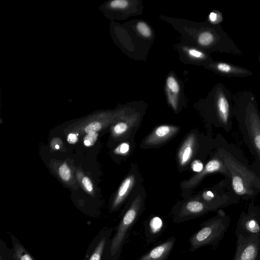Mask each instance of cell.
Returning <instances> with one entry per match:
<instances>
[{"mask_svg":"<svg viewBox=\"0 0 260 260\" xmlns=\"http://www.w3.org/2000/svg\"><path fill=\"white\" fill-rule=\"evenodd\" d=\"M216 147L228 171L234 192L244 200L260 196V170L250 165L243 151L221 134L217 137Z\"/></svg>","mask_w":260,"mask_h":260,"instance_id":"1","label":"cell"},{"mask_svg":"<svg viewBox=\"0 0 260 260\" xmlns=\"http://www.w3.org/2000/svg\"><path fill=\"white\" fill-rule=\"evenodd\" d=\"M229 216L222 210L217 214L203 222L200 229L189 239V251L193 252L206 245H215L223 237L229 225Z\"/></svg>","mask_w":260,"mask_h":260,"instance_id":"2","label":"cell"},{"mask_svg":"<svg viewBox=\"0 0 260 260\" xmlns=\"http://www.w3.org/2000/svg\"><path fill=\"white\" fill-rule=\"evenodd\" d=\"M142 201L138 197L124 213L108 248V260H118L129 233L142 211Z\"/></svg>","mask_w":260,"mask_h":260,"instance_id":"3","label":"cell"},{"mask_svg":"<svg viewBox=\"0 0 260 260\" xmlns=\"http://www.w3.org/2000/svg\"><path fill=\"white\" fill-rule=\"evenodd\" d=\"M202 198L210 210L226 207L241 200L233 190L229 177H224L213 189L204 191Z\"/></svg>","mask_w":260,"mask_h":260,"instance_id":"4","label":"cell"},{"mask_svg":"<svg viewBox=\"0 0 260 260\" xmlns=\"http://www.w3.org/2000/svg\"><path fill=\"white\" fill-rule=\"evenodd\" d=\"M236 236L248 238L260 235V207L250 203L246 211L240 216L236 230Z\"/></svg>","mask_w":260,"mask_h":260,"instance_id":"5","label":"cell"},{"mask_svg":"<svg viewBox=\"0 0 260 260\" xmlns=\"http://www.w3.org/2000/svg\"><path fill=\"white\" fill-rule=\"evenodd\" d=\"M234 260H256L260 257V235L238 236Z\"/></svg>","mask_w":260,"mask_h":260,"instance_id":"6","label":"cell"},{"mask_svg":"<svg viewBox=\"0 0 260 260\" xmlns=\"http://www.w3.org/2000/svg\"><path fill=\"white\" fill-rule=\"evenodd\" d=\"M214 173H221L225 177H229V173L222 156L216 147L213 157L207 162L203 170L189 181L184 184V186L186 187H192L198 183L206 175Z\"/></svg>","mask_w":260,"mask_h":260,"instance_id":"7","label":"cell"},{"mask_svg":"<svg viewBox=\"0 0 260 260\" xmlns=\"http://www.w3.org/2000/svg\"><path fill=\"white\" fill-rule=\"evenodd\" d=\"M209 209L199 200L190 201L183 204L174 214V221L179 223L191 219L208 211Z\"/></svg>","mask_w":260,"mask_h":260,"instance_id":"8","label":"cell"},{"mask_svg":"<svg viewBox=\"0 0 260 260\" xmlns=\"http://www.w3.org/2000/svg\"><path fill=\"white\" fill-rule=\"evenodd\" d=\"M176 238L172 236L155 246L137 260H166L173 250Z\"/></svg>","mask_w":260,"mask_h":260,"instance_id":"9","label":"cell"},{"mask_svg":"<svg viewBox=\"0 0 260 260\" xmlns=\"http://www.w3.org/2000/svg\"><path fill=\"white\" fill-rule=\"evenodd\" d=\"M175 126L163 125L157 127L148 136L145 141L146 145H156L168 139L177 131Z\"/></svg>","mask_w":260,"mask_h":260,"instance_id":"10","label":"cell"},{"mask_svg":"<svg viewBox=\"0 0 260 260\" xmlns=\"http://www.w3.org/2000/svg\"><path fill=\"white\" fill-rule=\"evenodd\" d=\"M145 235L148 243L157 239L164 229V224L158 216H153L145 223Z\"/></svg>","mask_w":260,"mask_h":260,"instance_id":"11","label":"cell"},{"mask_svg":"<svg viewBox=\"0 0 260 260\" xmlns=\"http://www.w3.org/2000/svg\"><path fill=\"white\" fill-rule=\"evenodd\" d=\"M194 138L192 136L188 137L181 148L178 158L180 165H186L190 160L193 153Z\"/></svg>","mask_w":260,"mask_h":260,"instance_id":"12","label":"cell"},{"mask_svg":"<svg viewBox=\"0 0 260 260\" xmlns=\"http://www.w3.org/2000/svg\"><path fill=\"white\" fill-rule=\"evenodd\" d=\"M134 181V176H129L127 177L122 182L119 190L117 195L113 204V208H115L121 203L125 197L127 196L128 191L132 186Z\"/></svg>","mask_w":260,"mask_h":260,"instance_id":"13","label":"cell"},{"mask_svg":"<svg viewBox=\"0 0 260 260\" xmlns=\"http://www.w3.org/2000/svg\"><path fill=\"white\" fill-rule=\"evenodd\" d=\"M111 231L108 232L98 242L89 260H101L105 248L109 240Z\"/></svg>","mask_w":260,"mask_h":260,"instance_id":"14","label":"cell"},{"mask_svg":"<svg viewBox=\"0 0 260 260\" xmlns=\"http://www.w3.org/2000/svg\"><path fill=\"white\" fill-rule=\"evenodd\" d=\"M14 255L17 260H34L24 247L19 244L15 245Z\"/></svg>","mask_w":260,"mask_h":260,"instance_id":"15","label":"cell"},{"mask_svg":"<svg viewBox=\"0 0 260 260\" xmlns=\"http://www.w3.org/2000/svg\"><path fill=\"white\" fill-rule=\"evenodd\" d=\"M131 120L121 121L116 124L114 127V132L117 135H120L126 132L132 126Z\"/></svg>","mask_w":260,"mask_h":260,"instance_id":"16","label":"cell"},{"mask_svg":"<svg viewBox=\"0 0 260 260\" xmlns=\"http://www.w3.org/2000/svg\"><path fill=\"white\" fill-rule=\"evenodd\" d=\"M213 40V36L212 34L208 31L201 33L198 38V43L203 46H207L210 44Z\"/></svg>","mask_w":260,"mask_h":260,"instance_id":"17","label":"cell"},{"mask_svg":"<svg viewBox=\"0 0 260 260\" xmlns=\"http://www.w3.org/2000/svg\"><path fill=\"white\" fill-rule=\"evenodd\" d=\"M166 84L167 88L169 91L174 94H177L179 92L180 90L179 85L174 77L170 76L168 77L166 81Z\"/></svg>","mask_w":260,"mask_h":260,"instance_id":"18","label":"cell"},{"mask_svg":"<svg viewBox=\"0 0 260 260\" xmlns=\"http://www.w3.org/2000/svg\"><path fill=\"white\" fill-rule=\"evenodd\" d=\"M137 30L143 37H149L152 32L150 27L144 22H139L137 24Z\"/></svg>","mask_w":260,"mask_h":260,"instance_id":"19","label":"cell"},{"mask_svg":"<svg viewBox=\"0 0 260 260\" xmlns=\"http://www.w3.org/2000/svg\"><path fill=\"white\" fill-rule=\"evenodd\" d=\"M128 5L126 0H114L108 4V6L112 9H123Z\"/></svg>","mask_w":260,"mask_h":260,"instance_id":"20","label":"cell"},{"mask_svg":"<svg viewBox=\"0 0 260 260\" xmlns=\"http://www.w3.org/2000/svg\"><path fill=\"white\" fill-rule=\"evenodd\" d=\"M98 136L97 132H91L87 134L84 138V143L86 146H92L96 142Z\"/></svg>","mask_w":260,"mask_h":260,"instance_id":"21","label":"cell"},{"mask_svg":"<svg viewBox=\"0 0 260 260\" xmlns=\"http://www.w3.org/2000/svg\"><path fill=\"white\" fill-rule=\"evenodd\" d=\"M59 173L61 178L64 181L69 180L71 176V172L66 163L63 164L59 169Z\"/></svg>","mask_w":260,"mask_h":260,"instance_id":"22","label":"cell"},{"mask_svg":"<svg viewBox=\"0 0 260 260\" xmlns=\"http://www.w3.org/2000/svg\"><path fill=\"white\" fill-rule=\"evenodd\" d=\"M102 128V124L99 121H93L88 124L85 128V131L88 134L91 132H98Z\"/></svg>","mask_w":260,"mask_h":260,"instance_id":"23","label":"cell"},{"mask_svg":"<svg viewBox=\"0 0 260 260\" xmlns=\"http://www.w3.org/2000/svg\"><path fill=\"white\" fill-rule=\"evenodd\" d=\"M187 53L190 57L194 58L200 59L204 57V54L202 52L194 48L187 49Z\"/></svg>","mask_w":260,"mask_h":260,"instance_id":"24","label":"cell"},{"mask_svg":"<svg viewBox=\"0 0 260 260\" xmlns=\"http://www.w3.org/2000/svg\"><path fill=\"white\" fill-rule=\"evenodd\" d=\"M129 149V144L127 143H123L119 145L115 151L117 153L125 154L126 153Z\"/></svg>","mask_w":260,"mask_h":260,"instance_id":"25","label":"cell"},{"mask_svg":"<svg viewBox=\"0 0 260 260\" xmlns=\"http://www.w3.org/2000/svg\"><path fill=\"white\" fill-rule=\"evenodd\" d=\"M191 168L193 171L199 173L204 168L203 164L200 160H195L192 162Z\"/></svg>","mask_w":260,"mask_h":260,"instance_id":"26","label":"cell"},{"mask_svg":"<svg viewBox=\"0 0 260 260\" xmlns=\"http://www.w3.org/2000/svg\"><path fill=\"white\" fill-rule=\"evenodd\" d=\"M82 183L87 191H91L92 190L93 186L92 183L88 177H84L82 179Z\"/></svg>","mask_w":260,"mask_h":260,"instance_id":"27","label":"cell"},{"mask_svg":"<svg viewBox=\"0 0 260 260\" xmlns=\"http://www.w3.org/2000/svg\"><path fill=\"white\" fill-rule=\"evenodd\" d=\"M217 69L220 71L226 73L230 72L231 70V68L229 64L223 63H219L217 65Z\"/></svg>","mask_w":260,"mask_h":260,"instance_id":"28","label":"cell"},{"mask_svg":"<svg viewBox=\"0 0 260 260\" xmlns=\"http://www.w3.org/2000/svg\"><path fill=\"white\" fill-rule=\"evenodd\" d=\"M67 141L70 144H75L78 141V137L75 134H70L67 137Z\"/></svg>","mask_w":260,"mask_h":260,"instance_id":"29","label":"cell"},{"mask_svg":"<svg viewBox=\"0 0 260 260\" xmlns=\"http://www.w3.org/2000/svg\"><path fill=\"white\" fill-rule=\"evenodd\" d=\"M209 19L212 22H215L217 19V14L214 12H211L209 15Z\"/></svg>","mask_w":260,"mask_h":260,"instance_id":"30","label":"cell"},{"mask_svg":"<svg viewBox=\"0 0 260 260\" xmlns=\"http://www.w3.org/2000/svg\"><path fill=\"white\" fill-rule=\"evenodd\" d=\"M59 145H55V148L56 149H59Z\"/></svg>","mask_w":260,"mask_h":260,"instance_id":"31","label":"cell"},{"mask_svg":"<svg viewBox=\"0 0 260 260\" xmlns=\"http://www.w3.org/2000/svg\"><path fill=\"white\" fill-rule=\"evenodd\" d=\"M0 260H3V258L2 257V255H1Z\"/></svg>","mask_w":260,"mask_h":260,"instance_id":"32","label":"cell"},{"mask_svg":"<svg viewBox=\"0 0 260 260\" xmlns=\"http://www.w3.org/2000/svg\"><path fill=\"white\" fill-rule=\"evenodd\" d=\"M256 260H260V257L257 258Z\"/></svg>","mask_w":260,"mask_h":260,"instance_id":"33","label":"cell"}]
</instances>
